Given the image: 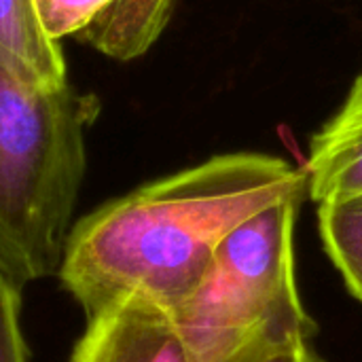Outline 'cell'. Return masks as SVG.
Listing matches in <instances>:
<instances>
[{
  "mask_svg": "<svg viewBox=\"0 0 362 362\" xmlns=\"http://www.w3.org/2000/svg\"><path fill=\"white\" fill-rule=\"evenodd\" d=\"M305 195V170L282 157L216 155L81 218L57 278L85 318L129 293L174 310L199 286L238 225L276 202Z\"/></svg>",
  "mask_w": 362,
  "mask_h": 362,
  "instance_id": "6da1fadb",
  "label": "cell"
},
{
  "mask_svg": "<svg viewBox=\"0 0 362 362\" xmlns=\"http://www.w3.org/2000/svg\"><path fill=\"white\" fill-rule=\"evenodd\" d=\"M100 104L32 87L0 62V276L21 293L59 272Z\"/></svg>",
  "mask_w": 362,
  "mask_h": 362,
  "instance_id": "7a4b0ae2",
  "label": "cell"
},
{
  "mask_svg": "<svg viewBox=\"0 0 362 362\" xmlns=\"http://www.w3.org/2000/svg\"><path fill=\"white\" fill-rule=\"evenodd\" d=\"M308 195L320 204L362 193V74L341 108L310 142Z\"/></svg>",
  "mask_w": 362,
  "mask_h": 362,
  "instance_id": "8992f818",
  "label": "cell"
},
{
  "mask_svg": "<svg viewBox=\"0 0 362 362\" xmlns=\"http://www.w3.org/2000/svg\"><path fill=\"white\" fill-rule=\"evenodd\" d=\"M318 231L344 284L362 303V193L320 202Z\"/></svg>",
  "mask_w": 362,
  "mask_h": 362,
  "instance_id": "ba28073f",
  "label": "cell"
},
{
  "mask_svg": "<svg viewBox=\"0 0 362 362\" xmlns=\"http://www.w3.org/2000/svg\"><path fill=\"white\" fill-rule=\"evenodd\" d=\"M301 202H276L238 225L199 286L172 310L189 362H257L314 339L316 322L301 301L295 265Z\"/></svg>",
  "mask_w": 362,
  "mask_h": 362,
  "instance_id": "3957f363",
  "label": "cell"
},
{
  "mask_svg": "<svg viewBox=\"0 0 362 362\" xmlns=\"http://www.w3.org/2000/svg\"><path fill=\"white\" fill-rule=\"evenodd\" d=\"M0 62L32 87L68 83L59 42L45 32L34 0H0Z\"/></svg>",
  "mask_w": 362,
  "mask_h": 362,
  "instance_id": "52a82bcc",
  "label": "cell"
},
{
  "mask_svg": "<svg viewBox=\"0 0 362 362\" xmlns=\"http://www.w3.org/2000/svg\"><path fill=\"white\" fill-rule=\"evenodd\" d=\"M34 4L53 40L74 38L112 59L129 62L159 40L176 0H34Z\"/></svg>",
  "mask_w": 362,
  "mask_h": 362,
  "instance_id": "277c9868",
  "label": "cell"
},
{
  "mask_svg": "<svg viewBox=\"0 0 362 362\" xmlns=\"http://www.w3.org/2000/svg\"><path fill=\"white\" fill-rule=\"evenodd\" d=\"M0 362H28L21 333V291L0 276Z\"/></svg>",
  "mask_w": 362,
  "mask_h": 362,
  "instance_id": "9c48e42d",
  "label": "cell"
},
{
  "mask_svg": "<svg viewBox=\"0 0 362 362\" xmlns=\"http://www.w3.org/2000/svg\"><path fill=\"white\" fill-rule=\"evenodd\" d=\"M257 362H327L322 354L314 348L312 341H295L291 346L278 348Z\"/></svg>",
  "mask_w": 362,
  "mask_h": 362,
  "instance_id": "30bf717a",
  "label": "cell"
},
{
  "mask_svg": "<svg viewBox=\"0 0 362 362\" xmlns=\"http://www.w3.org/2000/svg\"><path fill=\"white\" fill-rule=\"evenodd\" d=\"M68 362H189L174 312L129 293L87 318Z\"/></svg>",
  "mask_w": 362,
  "mask_h": 362,
  "instance_id": "5b68a950",
  "label": "cell"
}]
</instances>
